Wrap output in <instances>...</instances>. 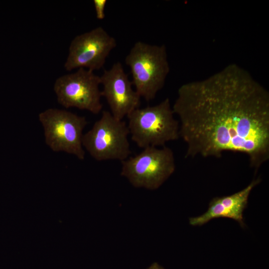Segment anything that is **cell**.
Wrapping results in <instances>:
<instances>
[{"instance_id": "cell-5", "label": "cell", "mask_w": 269, "mask_h": 269, "mask_svg": "<svg viewBox=\"0 0 269 269\" xmlns=\"http://www.w3.org/2000/svg\"><path fill=\"white\" fill-rule=\"evenodd\" d=\"M129 134L125 121L117 119L110 112L104 111L100 119L83 134V147L96 160L122 162L131 153Z\"/></svg>"}, {"instance_id": "cell-12", "label": "cell", "mask_w": 269, "mask_h": 269, "mask_svg": "<svg viewBox=\"0 0 269 269\" xmlns=\"http://www.w3.org/2000/svg\"><path fill=\"white\" fill-rule=\"evenodd\" d=\"M146 269H165L157 263H152L148 268Z\"/></svg>"}, {"instance_id": "cell-11", "label": "cell", "mask_w": 269, "mask_h": 269, "mask_svg": "<svg viewBox=\"0 0 269 269\" xmlns=\"http://www.w3.org/2000/svg\"><path fill=\"white\" fill-rule=\"evenodd\" d=\"M107 2V1L106 0H93L96 16L97 19L99 20H103L105 18V9Z\"/></svg>"}, {"instance_id": "cell-3", "label": "cell", "mask_w": 269, "mask_h": 269, "mask_svg": "<svg viewBox=\"0 0 269 269\" xmlns=\"http://www.w3.org/2000/svg\"><path fill=\"white\" fill-rule=\"evenodd\" d=\"M168 98L159 104L138 108L127 116L132 139L141 148L164 146L178 139L179 123Z\"/></svg>"}, {"instance_id": "cell-9", "label": "cell", "mask_w": 269, "mask_h": 269, "mask_svg": "<svg viewBox=\"0 0 269 269\" xmlns=\"http://www.w3.org/2000/svg\"><path fill=\"white\" fill-rule=\"evenodd\" d=\"M100 78L103 86L102 97L106 99L111 113L115 118L123 120L139 108L140 97L133 88L132 81L120 62L105 70Z\"/></svg>"}, {"instance_id": "cell-4", "label": "cell", "mask_w": 269, "mask_h": 269, "mask_svg": "<svg viewBox=\"0 0 269 269\" xmlns=\"http://www.w3.org/2000/svg\"><path fill=\"white\" fill-rule=\"evenodd\" d=\"M121 175L134 187L155 190L175 171L172 150L165 146L147 147L122 162Z\"/></svg>"}, {"instance_id": "cell-1", "label": "cell", "mask_w": 269, "mask_h": 269, "mask_svg": "<svg viewBox=\"0 0 269 269\" xmlns=\"http://www.w3.org/2000/svg\"><path fill=\"white\" fill-rule=\"evenodd\" d=\"M172 107L186 157L238 152L256 170L269 159V92L239 65L183 84Z\"/></svg>"}, {"instance_id": "cell-6", "label": "cell", "mask_w": 269, "mask_h": 269, "mask_svg": "<svg viewBox=\"0 0 269 269\" xmlns=\"http://www.w3.org/2000/svg\"><path fill=\"white\" fill-rule=\"evenodd\" d=\"M38 119L43 128L45 143L52 150L73 154L80 160L84 159L83 132L87 124L84 117L64 110L49 108L41 112Z\"/></svg>"}, {"instance_id": "cell-8", "label": "cell", "mask_w": 269, "mask_h": 269, "mask_svg": "<svg viewBox=\"0 0 269 269\" xmlns=\"http://www.w3.org/2000/svg\"><path fill=\"white\" fill-rule=\"evenodd\" d=\"M116 46L113 36L103 27H97L73 39L64 67L67 71L79 68L92 71L100 70Z\"/></svg>"}, {"instance_id": "cell-10", "label": "cell", "mask_w": 269, "mask_h": 269, "mask_svg": "<svg viewBox=\"0 0 269 269\" xmlns=\"http://www.w3.org/2000/svg\"><path fill=\"white\" fill-rule=\"evenodd\" d=\"M261 181L260 178L254 179L245 188L232 195L213 198L208 210L203 214L190 218L189 223L193 226H201L210 220L218 218L233 219L244 228L243 212L247 208L250 194Z\"/></svg>"}, {"instance_id": "cell-2", "label": "cell", "mask_w": 269, "mask_h": 269, "mask_svg": "<svg viewBox=\"0 0 269 269\" xmlns=\"http://www.w3.org/2000/svg\"><path fill=\"white\" fill-rule=\"evenodd\" d=\"M130 69L132 84L140 98L149 101L163 88L170 71L164 45L136 42L125 58Z\"/></svg>"}, {"instance_id": "cell-7", "label": "cell", "mask_w": 269, "mask_h": 269, "mask_svg": "<svg viewBox=\"0 0 269 269\" xmlns=\"http://www.w3.org/2000/svg\"><path fill=\"white\" fill-rule=\"evenodd\" d=\"M100 85V76L94 71L79 68L58 77L53 90L58 103L64 107L76 108L96 115L103 107Z\"/></svg>"}]
</instances>
